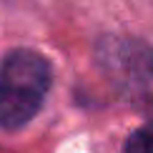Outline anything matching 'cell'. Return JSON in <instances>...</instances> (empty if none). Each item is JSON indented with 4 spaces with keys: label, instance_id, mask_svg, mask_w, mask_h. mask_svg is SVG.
I'll return each mask as SVG.
<instances>
[{
    "label": "cell",
    "instance_id": "cell-1",
    "mask_svg": "<svg viewBox=\"0 0 153 153\" xmlns=\"http://www.w3.org/2000/svg\"><path fill=\"white\" fill-rule=\"evenodd\" d=\"M53 88V65L33 48H13L0 63V128L15 133L43 111Z\"/></svg>",
    "mask_w": 153,
    "mask_h": 153
},
{
    "label": "cell",
    "instance_id": "cell-2",
    "mask_svg": "<svg viewBox=\"0 0 153 153\" xmlns=\"http://www.w3.org/2000/svg\"><path fill=\"white\" fill-rule=\"evenodd\" d=\"M95 63L118 95L153 116V45L131 35H103L95 43Z\"/></svg>",
    "mask_w": 153,
    "mask_h": 153
},
{
    "label": "cell",
    "instance_id": "cell-3",
    "mask_svg": "<svg viewBox=\"0 0 153 153\" xmlns=\"http://www.w3.org/2000/svg\"><path fill=\"white\" fill-rule=\"evenodd\" d=\"M123 153H153V120L138 126L131 133L123 146Z\"/></svg>",
    "mask_w": 153,
    "mask_h": 153
}]
</instances>
